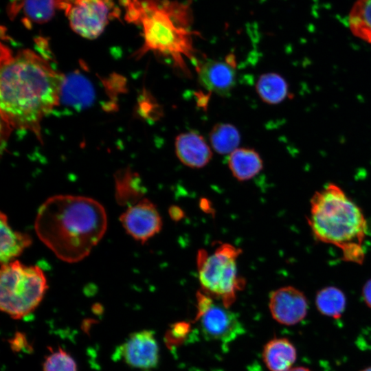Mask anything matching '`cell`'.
<instances>
[{
	"instance_id": "obj_1",
	"label": "cell",
	"mask_w": 371,
	"mask_h": 371,
	"mask_svg": "<svg viewBox=\"0 0 371 371\" xmlns=\"http://www.w3.org/2000/svg\"><path fill=\"white\" fill-rule=\"evenodd\" d=\"M1 58V115L12 128L37 132L42 119L60 102L64 76L38 54L5 51Z\"/></svg>"
},
{
	"instance_id": "obj_2",
	"label": "cell",
	"mask_w": 371,
	"mask_h": 371,
	"mask_svg": "<svg viewBox=\"0 0 371 371\" xmlns=\"http://www.w3.org/2000/svg\"><path fill=\"white\" fill-rule=\"evenodd\" d=\"M107 216L103 205L88 196L58 194L39 207L34 229L55 256L68 263L88 256L104 236Z\"/></svg>"
},
{
	"instance_id": "obj_3",
	"label": "cell",
	"mask_w": 371,
	"mask_h": 371,
	"mask_svg": "<svg viewBox=\"0 0 371 371\" xmlns=\"http://www.w3.org/2000/svg\"><path fill=\"white\" fill-rule=\"evenodd\" d=\"M308 223L315 238L337 247L345 261L363 263L367 221L360 207L339 186L329 183L315 192Z\"/></svg>"
},
{
	"instance_id": "obj_4",
	"label": "cell",
	"mask_w": 371,
	"mask_h": 371,
	"mask_svg": "<svg viewBox=\"0 0 371 371\" xmlns=\"http://www.w3.org/2000/svg\"><path fill=\"white\" fill-rule=\"evenodd\" d=\"M48 288L43 270L14 260L1 265L0 308L15 319L30 314L39 305Z\"/></svg>"
},
{
	"instance_id": "obj_5",
	"label": "cell",
	"mask_w": 371,
	"mask_h": 371,
	"mask_svg": "<svg viewBox=\"0 0 371 371\" xmlns=\"http://www.w3.org/2000/svg\"><path fill=\"white\" fill-rule=\"evenodd\" d=\"M241 252L228 243L220 245L211 254L205 250L198 252L199 280L203 291L220 298L227 308L245 284L237 271V258Z\"/></svg>"
},
{
	"instance_id": "obj_6",
	"label": "cell",
	"mask_w": 371,
	"mask_h": 371,
	"mask_svg": "<svg viewBox=\"0 0 371 371\" xmlns=\"http://www.w3.org/2000/svg\"><path fill=\"white\" fill-rule=\"evenodd\" d=\"M144 14L133 8L142 19L144 45L142 52H157L170 57L175 65L188 74L186 58L193 59V49L188 32L175 25L163 10L146 9Z\"/></svg>"
},
{
	"instance_id": "obj_7",
	"label": "cell",
	"mask_w": 371,
	"mask_h": 371,
	"mask_svg": "<svg viewBox=\"0 0 371 371\" xmlns=\"http://www.w3.org/2000/svg\"><path fill=\"white\" fill-rule=\"evenodd\" d=\"M197 314L203 335L208 339L227 344L245 332L238 316L225 305L213 302L207 293L198 292Z\"/></svg>"
},
{
	"instance_id": "obj_8",
	"label": "cell",
	"mask_w": 371,
	"mask_h": 371,
	"mask_svg": "<svg viewBox=\"0 0 371 371\" xmlns=\"http://www.w3.org/2000/svg\"><path fill=\"white\" fill-rule=\"evenodd\" d=\"M65 9L71 29L89 39L98 37L116 15L112 0H68Z\"/></svg>"
},
{
	"instance_id": "obj_9",
	"label": "cell",
	"mask_w": 371,
	"mask_h": 371,
	"mask_svg": "<svg viewBox=\"0 0 371 371\" xmlns=\"http://www.w3.org/2000/svg\"><path fill=\"white\" fill-rule=\"evenodd\" d=\"M120 221L126 232L142 243L158 234L163 224L156 205L146 198L128 206Z\"/></svg>"
},
{
	"instance_id": "obj_10",
	"label": "cell",
	"mask_w": 371,
	"mask_h": 371,
	"mask_svg": "<svg viewBox=\"0 0 371 371\" xmlns=\"http://www.w3.org/2000/svg\"><path fill=\"white\" fill-rule=\"evenodd\" d=\"M269 307L276 321L291 326L299 323L306 317L308 302L301 291L292 286H286L271 293Z\"/></svg>"
},
{
	"instance_id": "obj_11",
	"label": "cell",
	"mask_w": 371,
	"mask_h": 371,
	"mask_svg": "<svg viewBox=\"0 0 371 371\" xmlns=\"http://www.w3.org/2000/svg\"><path fill=\"white\" fill-rule=\"evenodd\" d=\"M125 363L135 368L150 370L159 361V346L153 331L143 330L130 335L120 348Z\"/></svg>"
},
{
	"instance_id": "obj_12",
	"label": "cell",
	"mask_w": 371,
	"mask_h": 371,
	"mask_svg": "<svg viewBox=\"0 0 371 371\" xmlns=\"http://www.w3.org/2000/svg\"><path fill=\"white\" fill-rule=\"evenodd\" d=\"M233 58L230 61L207 60L197 67L198 78L209 91L225 95L235 84L236 72Z\"/></svg>"
},
{
	"instance_id": "obj_13",
	"label": "cell",
	"mask_w": 371,
	"mask_h": 371,
	"mask_svg": "<svg viewBox=\"0 0 371 371\" xmlns=\"http://www.w3.org/2000/svg\"><path fill=\"white\" fill-rule=\"evenodd\" d=\"M175 146L178 159L190 168H203L212 158L210 146L201 135L194 131L179 135Z\"/></svg>"
},
{
	"instance_id": "obj_14",
	"label": "cell",
	"mask_w": 371,
	"mask_h": 371,
	"mask_svg": "<svg viewBox=\"0 0 371 371\" xmlns=\"http://www.w3.org/2000/svg\"><path fill=\"white\" fill-rule=\"evenodd\" d=\"M68 0H12L9 14L22 11L27 21L44 23L52 19L56 8H65Z\"/></svg>"
},
{
	"instance_id": "obj_15",
	"label": "cell",
	"mask_w": 371,
	"mask_h": 371,
	"mask_svg": "<svg viewBox=\"0 0 371 371\" xmlns=\"http://www.w3.org/2000/svg\"><path fill=\"white\" fill-rule=\"evenodd\" d=\"M0 227V260L1 265H4L14 260L31 245L32 240L29 234L14 231L9 225L6 214L2 212Z\"/></svg>"
},
{
	"instance_id": "obj_16",
	"label": "cell",
	"mask_w": 371,
	"mask_h": 371,
	"mask_svg": "<svg viewBox=\"0 0 371 371\" xmlns=\"http://www.w3.org/2000/svg\"><path fill=\"white\" fill-rule=\"evenodd\" d=\"M295 346L286 338H275L264 346L262 358L270 371H289L296 360Z\"/></svg>"
},
{
	"instance_id": "obj_17",
	"label": "cell",
	"mask_w": 371,
	"mask_h": 371,
	"mask_svg": "<svg viewBox=\"0 0 371 371\" xmlns=\"http://www.w3.org/2000/svg\"><path fill=\"white\" fill-rule=\"evenodd\" d=\"M91 85L82 76L72 74L65 77L62 83L60 100L75 108L88 106L93 100Z\"/></svg>"
},
{
	"instance_id": "obj_18",
	"label": "cell",
	"mask_w": 371,
	"mask_h": 371,
	"mask_svg": "<svg viewBox=\"0 0 371 371\" xmlns=\"http://www.w3.org/2000/svg\"><path fill=\"white\" fill-rule=\"evenodd\" d=\"M228 166L233 176L242 181L254 177L263 167L258 153L244 148H237L229 154Z\"/></svg>"
},
{
	"instance_id": "obj_19",
	"label": "cell",
	"mask_w": 371,
	"mask_h": 371,
	"mask_svg": "<svg viewBox=\"0 0 371 371\" xmlns=\"http://www.w3.org/2000/svg\"><path fill=\"white\" fill-rule=\"evenodd\" d=\"M348 24L355 36L371 45V0H356L349 14Z\"/></svg>"
},
{
	"instance_id": "obj_20",
	"label": "cell",
	"mask_w": 371,
	"mask_h": 371,
	"mask_svg": "<svg viewBox=\"0 0 371 371\" xmlns=\"http://www.w3.org/2000/svg\"><path fill=\"white\" fill-rule=\"evenodd\" d=\"M256 91L265 102L275 104L282 102L288 94V85L279 74L269 73L260 76Z\"/></svg>"
},
{
	"instance_id": "obj_21",
	"label": "cell",
	"mask_w": 371,
	"mask_h": 371,
	"mask_svg": "<svg viewBox=\"0 0 371 371\" xmlns=\"http://www.w3.org/2000/svg\"><path fill=\"white\" fill-rule=\"evenodd\" d=\"M317 310L324 315L339 318L346 306L344 293L335 286H327L319 290L315 297Z\"/></svg>"
},
{
	"instance_id": "obj_22",
	"label": "cell",
	"mask_w": 371,
	"mask_h": 371,
	"mask_svg": "<svg viewBox=\"0 0 371 371\" xmlns=\"http://www.w3.org/2000/svg\"><path fill=\"white\" fill-rule=\"evenodd\" d=\"M240 139L238 131L230 124H217L210 133V142L212 148L222 155L230 154L237 149Z\"/></svg>"
},
{
	"instance_id": "obj_23",
	"label": "cell",
	"mask_w": 371,
	"mask_h": 371,
	"mask_svg": "<svg viewBox=\"0 0 371 371\" xmlns=\"http://www.w3.org/2000/svg\"><path fill=\"white\" fill-rule=\"evenodd\" d=\"M144 190L135 175L124 172L116 179L115 199L117 203L128 207L142 199Z\"/></svg>"
},
{
	"instance_id": "obj_24",
	"label": "cell",
	"mask_w": 371,
	"mask_h": 371,
	"mask_svg": "<svg viewBox=\"0 0 371 371\" xmlns=\"http://www.w3.org/2000/svg\"><path fill=\"white\" fill-rule=\"evenodd\" d=\"M49 350L43 363V371H78L75 360L67 351L60 347L56 350L50 348Z\"/></svg>"
},
{
	"instance_id": "obj_25",
	"label": "cell",
	"mask_w": 371,
	"mask_h": 371,
	"mask_svg": "<svg viewBox=\"0 0 371 371\" xmlns=\"http://www.w3.org/2000/svg\"><path fill=\"white\" fill-rule=\"evenodd\" d=\"M11 349L14 352H19L28 348V343L25 335L21 332L15 333L14 336L9 340Z\"/></svg>"
},
{
	"instance_id": "obj_26",
	"label": "cell",
	"mask_w": 371,
	"mask_h": 371,
	"mask_svg": "<svg viewBox=\"0 0 371 371\" xmlns=\"http://www.w3.org/2000/svg\"><path fill=\"white\" fill-rule=\"evenodd\" d=\"M362 295L365 303L371 308V279L363 285Z\"/></svg>"
},
{
	"instance_id": "obj_27",
	"label": "cell",
	"mask_w": 371,
	"mask_h": 371,
	"mask_svg": "<svg viewBox=\"0 0 371 371\" xmlns=\"http://www.w3.org/2000/svg\"><path fill=\"white\" fill-rule=\"evenodd\" d=\"M169 214L170 217L175 221H178L183 217V212L181 209L177 206L170 207Z\"/></svg>"
},
{
	"instance_id": "obj_28",
	"label": "cell",
	"mask_w": 371,
	"mask_h": 371,
	"mask_svg": "<svg viewBox=\"0 0 371 371\" xmlns=\"http://www.w3.org/2000/svg\"><path fill=\"white\" fill-rule=\"evenodd\" d=\"M289 371H311L309 369L305 368V367H295L293 368H291Z\"/></svg>"
},
{
	"instance_id": "obj_29",
	"label": "cell",
	"mask_w": 371,
	"mask_h": 371,
	"mask_svg": "<svg viewBox=\"0 0 371 371\" xmlns=\"http://www.w3.org/2000/svg\"><path fill=\"white\" fill-rule=\"evenodd\" d=\"M361 371H371V367L366 368Z\"/></svg>"
}]
</instances>
